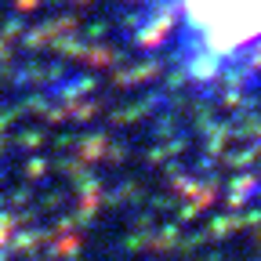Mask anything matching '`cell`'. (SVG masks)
<instances>
[{
    "mask_svg": "<svg viewBox=\"0 0 261 261\" xmlns=\"http://www.w3.org/2000/svg\"><path fill=\"white\" fill-rule=\"evenodd\" d=\"M167 11L185 76L221 84L261 62V0H167Z\"/></svg>",
    "mask_w": 261,
    "mask_h": 261,
    "instance_id": "obj_1",
    "label": "cell"
}]
</instances>
